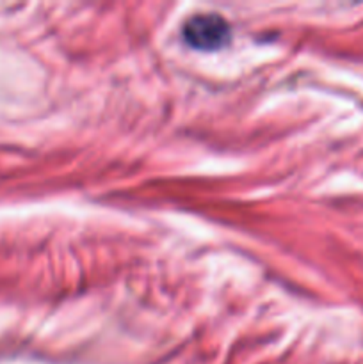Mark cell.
<instances>
[{
    "instance_id": "1",
    "label": "cell",
    "mask_w": 363,
    "mask_h": 364,
    "mask_svg": "<svg viewBox=\"0 0 363 364\" xmlns=\"http://www.w3.org/2000/svg\"><path fill=\"white\" fill-rule=\"evenodd\" d=\"M230 23L216 13H201L184 25V41L196 50H217L230 39Z\"/></svg>"
}]
</instances>
